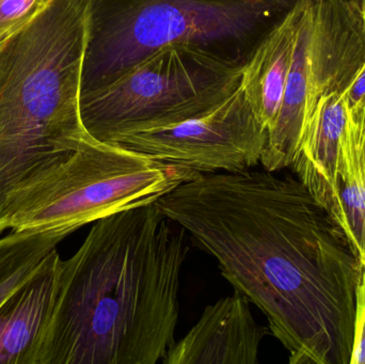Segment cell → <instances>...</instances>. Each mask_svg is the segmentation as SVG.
<instances>
[{"label":"cell","mask_w":365,"mask_h":364,"mask_svg":"<svg viewBox=\"0 0 365 364\" xmlns=\"http://www.w3.org/2000/svg\"><path fill=\"white\" fill-rule=\"evenodd\" d=\"M156 202L263 312L289 363L349 364L362 264L299 180L202 173Z\"/></svg>","instance_id":"6da1fadb"},{"label":"cell","mask_w":365,"mask_h":364,"mask_svg":"<svg viewBox=\"0 0 365 364\" xmlns=\"http://www.w3.org/2000/svg\"><path fill=\"white\" fill-rule=\"evenodd\" d=\"M158 202L98 220L60 259L53 305L25 364H156L175 343L187 232Z\"/></svg>","instance_id":"7a4b0ae2"},{"label":"cell","mask_w":365,"mask_h":364,"mask_svg":"<svg viewBox=\"0 0 365 364\" xmlns=\"http://www.w3.org/2000/svg\"><path fill=\"white\" fill-rule=\"evenodd\" d=\"M92 0H48L0 45V218L28 180L90 136L81 115Z\"/></svg>","instance_id":"3957f363"},{"label":"cell","mask_w":365,"mask_h":364,"mask_svg":"<svg viewBox=\"0 0 365 364\" xmlns=\"http://www.w3.org/2000/svg\"><path fill=\"white\" fill-rule=\"evenodd\" d=\"M300 1L92 0L81 94L110 83L173 43L197 45L244 66Z\"/></svg>","instance_id":"277c9868"},{"label":"cell","mask_w":365,"mask_h":364,"mask_svg":"<svg viewBox=\"0 0 365 364\" xmlns=\"http://www.w3.org/2000/svg\"><path fill=\"white\" fill-rule=\"evenodd\" d=\"M200 175L89 136L64 162L11 192L0 235L8 229H61L72 234L102 218L156 202Z\"/></svg>","instance_id":"5b68a950"},{"label":"cell","mask_w":365,"mask_h":364,"mask_svg":"<svg viewBox=\"0 0 365 364\" xmlns=\"http://www.w3.org/2000/svg\"><path fill=\"white\" fill-rule=\"evenodd\" d=\"M242 68L197 45H165L110 83L81 94L83 128L96 140L115 143L182 123L233 93Z\"/></svg>","instance_id":"8992f818"},{"label":"cell","mask_w":365,"mask_h":364,"mask_svg":"<svg viewBox=\"0 0 365 364\" xmlns=\"http://www.w3.org/2000/svg\"><path fill=\"white\" fill-rule=\"evenodd\" d=\"M267 139L242 85L210 110L168 128L122 137L113 145L197 172L237 173L261 162Z\"/></svg>","instance_id":"52a82bcc"},{"label":"cell","mask_w":365,"mask_h":364,"mask_svg":"<svg viewBox=\"0 0 365 364\" xmlns=\"http://www.w3.org/2000/svg\"><path fill=\"white\" fill-rule=\"evenodd\" d=\"M308 26L306 122L323 96L345 93L365 66L361 1L312 0Z\"/></svg>","instance_id":"ba28073f"},{"label":"cell","mask_w":365,"mask_h":364,"mask_svg":"<svg viewBox=\"0 0 365 364\" xmlns=\"http://www.w3.org/2000/svg\"><path fill=\"white\" fill-rule=\"evenodd\" d=\"M269 333L255 322L250 301L240 291L207 306L197 324L175 342L164 364H257Z\"/></svg>","instance_id":"9c48e42d"},{"label":"cell","mask_w":365,"mask_h":364,"mask_svg":"<svg viewBox=\"0 0 365 364\" xmlns=\"http://www.w3.org/2000/svg\"><path fill=\"white\" fill-rule=\"evenodd\" d=\"M349 108L344 93H331L317 102L304 124L299 149L291 167L304 187L334 218L339 153Z\"/></svg>","instance_id":"30bf717a"},{"label":"cell","mask_w":365,"mask_h":364,"mask_svg":"<svg viewBox=\"0 0 365 364\" xmlns=\"http://www.w3.org/2000/svg\"><path fill=\"white\" fill-rule=\"evenodd\" d=\"M311 0H302L257 45L242 68V85L259 123L269 132L282 104L293 63L300 19Z\"/></svg>","instance_id":"8fae6325"},{"label":"cell","mask_w":365,"mask_h":364,"mask_svg":"<svg viewBox=\"0 0 365 364\" xmlns=\"http://www.w3.org/2000/svg\"><path fill=\"white\" fill-rule=\"evenodd\" d=\"M60 256L49 254L38 273L0 307V364H25L53 305Z\"/></svg>","instance_id":"7c38bea8"},{"label":"cell","mask_w":365,"mask_h":364,"mask_svg":"<svg viewBox=\"0 0 365 364\" xmlns=\"http://www.w3.org/2000/svg\"><path fill=\"white\" fill-rule=\"evenodd\" d=\"M336 192L334 219L365 266V145L349 117L339 153Z\"/></svg>","instance_id":"4fadbf2b"},{"label":"cell","mask_w":365,"mask_h":364,"mask_svg":"<svg viewBox=\"0 0 365 364\" xmlns=\"http://www.w3.org/2000/svg\"><path fill=\"white\" fill-rule=\"evenodd\" d=\"M71 233L61 229L14 230L0 237V307L27 284Z\"/></svg>","instance_id":"5bb4252c"},{"label":"cell","mask_w":365,"mask_h":364,"mask_svg":"<svg viewBox=\"0 0 365 364\" xmlns=\"http://www.w3.org/2000/svg\"><path fill=\"white\" fill-rule=\"evenodd\" d=\"M48 0H0V36L9 38L40 12Z\"/></svg>","instance_id":"9a60e30c"},{"label":"cell","mask_w":365,"mask_h":364,"mask_svg":"<svg viewBox=\"0 0 365 364\" xmlns=\"http://www.w3.org/2000/svg\"><path fill=\"white\" fill-rule=\"evenodd\" d=\"M349 364H365V266L356 288L353 348Z\"/></svg>","instance_id":"2e32d148"},{"label":"cell","mask_w":365,"mask_h":364,"mask_svg":"<svg viewBox=\"0 0 365 364\" xmlns=\"http://www.w3.org/2000/svg\"><path fill=\"white\" fill-rule=\"evenodd\" d=\"M349 107L355 106L365 98V66L344 93Z\"/></svg>","instance_id":"e0dca14e"},{"label":"cell","mask_w":365,"mask_h":364,"mask_svg":"<svg viewBox=\"0 0 365 364\" xmlns=\"http://www.w3.org/2000/svg\"><path fill=\"white\" fill-rule=\"evenodd\" d=\"M349 120L357 128L365 145V102L349 107Z\"/></svg>","instance_id":"ac0fdd59"},{"label":"cell","mask_w":365,"mask_h":364,"mask_svg":"<svg viewBox=\"0 0 365 364\" xmlns=\"http://www.w3.org/2000/svg\"><path fill=\"white\" fill-rule=\"evenodd\" d=\"M360 1H361L362 10H364V16H365V0H360Z\"/></svg>","instance_id":"d6986e66"},{"label":"cell","mask_w":365,"mask_h":364,"mask_svg":"<svg viewBox=\"0 0 365 364\" xmlns=\"http://www.w3.org/2000/svg\"><path fill=\"white\" fill-rule=\"evenodd\" d=\"M6 38H1V36H0V45H1V44H2V43H4V41H6Z\"/></svg>","instance_id":"ffe728a7"},{"label":"cell","mask_w":365,"mask_h":364,"mask_svg":"<svg viewBox=\"0 0 365 364\" xmlns=\"http://www.w3.org/2000/svg\"><path fill=\"white\" fill-rule=\"evenodd\" d=\"M362 102H365V98H364V100H362Z\"/></svg>","instance_id":"44dd1931"}]
</instances>
